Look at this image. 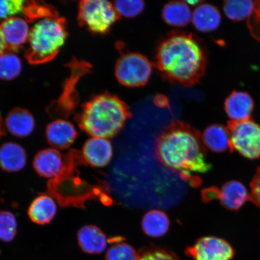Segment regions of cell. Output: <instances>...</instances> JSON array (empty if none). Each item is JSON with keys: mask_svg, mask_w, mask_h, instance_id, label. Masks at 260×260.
I'll return each instance as SVG.
<instances>
[{"mask_svg": "<svg viewBox=\"0 0 260 260\" xmlns=\"http://www.w3.org/2000/svg\"><path fill=\"white\" fill-rule=\"evenodd\" d=\"M202 139L194 130L182 123H174L159 137L156 157L166 168L177 172L193 184L197 174H205L211 166L208 162Z\"/></svg>", "mask_w": 260, "mask_h": 260, "instance_id": "cell-1", "label": "cell"}, {"mask_svg": "<svg viewBox=\"0 0 260 260\" xmlns=\"http://www.w3.org/2000/svg\"><path fill=\"white\" fill-rule=\"evenodd\" d=\"M156 60L165 77L187 86L197 83L206 67L203 49L187 34H174L166 39L158 48Z\"/></svg>", "mask_w": 260, "mask_h": 260, "instance_id": "cell-2", "label": "cell"}, {"mask_svg": "<svg viewBox=\"0 0 260 260\" xmlns=\"http://www.w3.org/2000/svg\"><path fill=\"white\" fill-rule=\"evenodd\" d=\"M129 117L125 104L106 93L84 104L76 121L81 129L92 137L108 139L121 131Z\"/></svg>", "mask_w": 260, "mask_h": 260, "instance_id": "cell-3", "label": "cell"}, {"mask_svg": "<svg viewBox=\"0 0 260 260\" xmlns=\"http://www.w3.org/2000/svg\"><path fill=\"white\" fill-rule=\"evenodd\" d=\"M67 37V22L64 18L57 16L41 19L30 31L29 47L24 54L26 60L34 65L53 60Z\"/></svg>", "mask_w": 260, "mask_h": 260, "instance_id": "cell-4", "label": "cell"}, {"mask_svg": "<svg viewBox=\"0 0 260 260\" xmlns=\"http://www.w3.org/2000/svg\"><path fill=\"white\" fill-rule=\"evenodd\" d=\"M78 8L79 24L95 34H106L119 17L113 4L105 0H83Z\"/></svg>", "mask_w": 260, "mask_h": 260, "instance_id": "cell-5", "label": "cell"}, {"mask_svg": "<svg viewBox=\"0 0 260 260\" xmlns=\"http://www.w3.org/2000/svg\"><path fill=\"white\" fill-rule=\"evenodd\" d=\"M68 66L70 68L71 74L64 84L63 92L56 102L48 107V112L53 118H67L74 112L79 103L76 86L81 77L89 72L91 68L88 63L76 58Z\"/></svg>", "mask_w": 260, "mask_h": 260, "instance_id": "cell-6", "label": "cell"}, {"mask_svg": "<svg viewBox=\"0 0 260 260\" xmlns=\"http://www.w3.org/2000/svg\"><path fill=\"white\" fill-rule=\"evenodd\" d=\"M228 129L232 151L235 150L248 159L260 157V126L249 119L239 122L230 121Z\"/></svg>", "mask_w": 260, "mask_h": 260, "instance_id": "cell-7", "label": "cell"}, {"mask_svg": "<svg viewBox=\"0 0 260 260\" xmlns=\"http://www.w3.org/2000/svg\"><path fill=\"white\" fill-rule=\"evenodd\" d=\"M152 71L151 63L142 54L135 53L123 54L117 61L115 75L122 85L136 87L145 85Z\"/></svg>", "mask_w": 260, "mask_h": 260, "instance_id": "cell-8", "label": "cell"}, {"mask_svg": "<svg viewBox=\"0 0 260 260\" xmlns=\"http://www.w3.org/2000/svg\"><path fill=\"white\" fill-rule=\"evenodd\" d=\"M186 254L195 260H232L235 251L226 240L217 237L206 236L188 247Z\"/></svg>", "mask_w": 260, "mask_h": 260, "instance_id": "cell-9", "label": "cell"}, {"mask_svg": "<svg viewBox=\"0 0 260 260\" xmlns=\"http://www.w3.org/2000/svg\"><path fill=\"white\" fill-rule=\"evenodd\" d=\"M81 155L83 161L91 167L104 168L112 160V145L107 139L92 137L84 143Z\"/></svg>", "mask_w": 260, "mask_h": 260, "instance_id": "cell-10", "label": "cell"}, {"mask_svg": "<svg viewBox=\"0 0 260 260\" xmlns=\"http://www.w3.org/2000/svg\"><path fill=\"white\" fill-rule=\"evenodd\" d=\"M0 27L7 51L18 53L28 40L30 30L24 19L12 17L5 19Z\"/></svg>", "mask_w": 260, "mask_h": 260, "instance_id": "cell-11", "label": "cell"}, {"mask_svg": "<svg viewBox=\"0 0 260 260\" xmlns=\"http://www.w3.org/2000/svg\"><path fill=\"white\" fill-rule=\"evenodd\" d=\"M45 136L52 148L64 150L76 141L78 133L71 122L64 119H57L47 125Z\"/></svg>", "mask_w": 260, "mask_h": 260, "instance_id": "cell-12", "label": "cell"}, {"mask_svg": "<svg viewBox=\"0 0 260 260\" xmlns=\"http://www.w3.org/2000/svg\"><path fill=\"white\" fill-rule=\"evenodd\" d=\"M32 165L40 176L48 179L57 177L62 172L64 166L60 152L53 148L42 149L38 152Z\"/></svg>", "mask_w": 260, "mask_h": 260, "instance_id": "cell-13", "label": "cell"}, {"mask_svg": "<svg viewBox=\"0 0 260 260\" xmlns=\"http://www.w3.org/2000/svg\"><path fill=\"white\" fill-rule=\"evenodd\" d=\"M254 102L248 93L233 91L226 98L224 108L230 121L239 122L251 119Z\"/></svg>", "mask_w": 260, "mask_h": 260, "instance_id": "cell-14", "label": "cell"}, {"mask_svg": "<svg viewBox=\"0 0 260 260\" xmlns=\"http://www.w3.org/2000/svg\"><path fill=\"white\" fill-rule=\"evenodd\" d=\"M77 242L81 251L87 254L96 255L105 251L109 240L100 228L86 225L78 231Z\"/></svg>", "mask_w": 260, "mask_h": 260, "instance_id": "cell-15", "label": "cell"}, {"mask_svg": "<svg viewBox=\"0 0 260 260\" xmlns=\"http://www.w3.org/2000/svg\"><path fill=\"white\" fill-rule=\"evenodd\" d=\"M27 161V152L20 144L8 142L0 146V168L2 170L9 173L21 171Z\"/></svg>", "mask_w": 260, "mask_h": 260, "instance_id": "cell-16", "label": "cell"}, {"mask_svg": "<svg viewBox=\"0 0 260 260\" xmlns=\"http://www.w3.org/2000/svg\"><path fill=\"white\" fill-rule=\"evenodd\" d=\"M5 126L8 132L17 138H25L34 132L35 121L34 116L27 110L15 108L8 114Z\"/></svg>", "mask_w": 260, "mask_h": 260, "instance_id": "cell-17", "label": "cell"}, {"mask_svg": "<svg viewBox=\"0 0 260 260\" xmlns=\"http://www.w3.org/2000/svg\"><path fill=\"white\" fill-rule=\"evenodd\" d=\"M57 207L53 198L48 194H41L32 200L27 213L32 222L44 225L50 223L56 216Z\"/></svg>", "mask_w": 260, "mask_h": 260, "instance_id": "cell-18", "label": "cell"}, {"mask_svg": "<svg viewBox=\"0 0 260 260\" xmlns=\"http://www.w3.org/2000/svg\"><path fill=\"white\" fill-rule=\"evenodd\" d=\"M216 199L219 200L226 209L237 211L249 200V194L242 183L231 181L224 184L220 190L217 188Z\"/></svg>", "mask_w": 260, "mask_h": 260, "instance_id": "cell-19", "label": "cell"}, {"mask_svg": "<svg viewBox=\"0 0 260 260\" xmlns=\"http://www.w3.org/2000/svg\"><path fill=\"white\" fill-rule=\"evenodd\" d=\"M191 22L198 31L204 32L213 31L216 30L220 24V13L215 6L202 3L194 10Z\"/></svg>", "mask_w": 260, "mask_h": 260, "instance_id": "cell-20", "label": "cell"}, {"mask_svg": "<svg viewBox=\"0 0 260 260\" xmlns=\"http://www.w3.org/2000/svg\"><path fill=\"white\" fill-rule=\"evenodd\" d=\"M203 144L210 150L216 152L232 151L229 130L222 125H211L204 130L202 135Z\"/></svg>", "mask_w": 260, "mask_h": 260, "instance_id": "cell-21", "label": "cell"}, {"mask_svg": "<svg viewBox=\"0 0 260 260\" xmlns=\"http://www.w3.org/2000/svg\"><path fill=\"white\" fill-rule=\"evenodd\" d=\"M192 14L193 12L186 2H173L164 6L162 17L168 25L181 27L190 23Z\"/></svg>", "mask_w": 260, "mask_h": 260, "instance_id": "cell-22", "label": "cell"}, {"mask_svg": "<svg viewBox=\"0 0 260 260\" xmlns=\"http://www.w3.org/2000/svg\"><path fill=\"white\" fill-rule=\"evenodd\" d=\"M170 220L167 214L159 210H152L146 213L142 220V228L146 235L158 238L167 233Z\"/></svg>", "mask_w": 260, "mask_h": 260, "instance_id": "cell-23", "label": "cell"}, {"mask_svg": "<svg viewBox=\"0 0 260 260\" xmlns=\"http://www.w3.org/2000/svg\"><path fill=\"white\" fill-rule=\"evenodd\" d=\"M23 14L26 21L28 22L58 16L56 10L53 6L44 2L35 1H25Z\"/></svg>", "mask_w": 260, "mask_h": 260, "instance_id": "cell-24", "label": "cell"}, {"mask_svg": "<svg viewBox=\"0 0 260 260\" xmlns=\"http://www.w3.org/2000/svg\"><path fill=\"white\" fill-rule=\"evenodd\" d=\"M21 70V61L15 53L6 51L0 55V79H14L20 74Z\"/></svg>", "mask_w": 260, "mask_h": 260, "instance_id": "cell-25", "label": "cell"}, {"mask_svg": "<svg viewBox=\"0 0 260 260\" xmlns=\"http://www.w3.org/2000/svg\"><path fill=\"white\" fill-rule=\"evenodd\" d=\"M113 245L107 250L106 260H139V253L131 245L115 237L111 240Z\"/></svg>", "mask_w": 260, "mask_h": 260, "instance_id": "cell-26", "label": "cell"}, {"mask_svg": "<svg viewBox=\"0 0 260 260\" xmlns=\"http://www.w3.org/2000/svg\"><path fill=\"white\" fill-rule=\"evenodd\" d=\"M254 6L253 1H226L223 4V11L231 20L240 21L248 18Z\"/></svg>", "mask_w": 260, "mask_h": 260, "instance_id": "cell-27", "label": "cell"}, {"mask_svg": "<svg viewBox=\"0 0 260 260\" xmlns=\"http://www.w3.org/2000/svg\"><path fill=\"white\" fill-rule=\"evenodd\" d=\"M17 231L15 214L8 210L0 211V241L11 242L15 238Z\"/></svg>", "mask_w": 260, "mask_h": 260, "instance_id": "cell-28", "label": "cell"}, {"mask_svg": "<svg viewBox=\"0 0 260 260\" xmlns=\"http://www.w3.org/2000/svg\"><path fill=\"white\" fill-rule=\"evenodd\" d=\"M113 6L118 16L133 18L144 11L145 3L141 0H121L114 3Z\"/></svg>", "mask_w": 260, "mask_h": 260, "instance_id": "cell-29", "label": "cell"}, {"mask_svg": "<svg viewBox=\"0 0 260 260\" xmlns=\"http://www.w3.org/2000/svg\"><path fill=\"white\" fill-rule=\"evenodd\" d=\"M25 1L0 0V19H7L23 13Z\"/></svg>", "mask_w": 260, "mask_h": 260, "instance_id": "cell-30", "label": "cell"}, {"mask_svg": "<svg viewBox=\"0 0 260 260\" xmlns=\"http://www.w3.org/2000/svg\"><path fill=\"white\" fill-rule=\"evenodd\" d=\"M139 260H180L173 252L162 248H151L139 253Z\"/></svg>", "mask_w": 260, "mask_h": 260, "instance_id": "cell-31", "label": "cell"}, {"mask_svg": "<svg viewBox=\"0 0 260 260\" xmlns=\"http://www.w3.org/2000/svg\"><path fill=\"white\" fill-rule=\"evenodd\" d=\"M246 20L250 34L260 42V1L254 2L251 14Z\"/></svg>", "mask_w": 260, "mask_h": 260, "instance_id": "cell-32", "label": "cell"}, {"mask_svg": "<svg viewBox=\"0 0 260 260\" xmlns=\"http://www.w3.org/2000/svg\"><path fill=\"white\" fill-rule=\"evenodd\" d=\"M251 191L249 200L260 209V168L256 171L251 183Z\"/></svg>", "mask_w": 260, "mask_h": 260, "instance_id": "cell-33", "label": "cell"}, {"mask_svg": "<svg viewBox=\"0 0 260 260\" xmlns=\"http://www.w3.org/2000/svg\"><path fill=\"white\" fill-rule=\"evenodd\" d=\"M7 51V48H6V45L3 38L1 27H0V55L4 53L5 52Z\"/></svg>", "mask_w": 260, "mask_h": 260, "instance_id": "cell-34", "label": "cell"}, {"mask_svg": "<svg viewBox=\"0 0 260 260\" xmlns=\"http://www.w3.org/2000/svg\"><path fill=\"white\" fill-rule=\"evenodd\" d=\"M5 126L3 125L2 119L1 116H0V138L5 135Z\"/></svg>", "mask_w": 260, "mask_h": 260, "instance_id": "cell-35", "label": "cell"}]
</instances>
